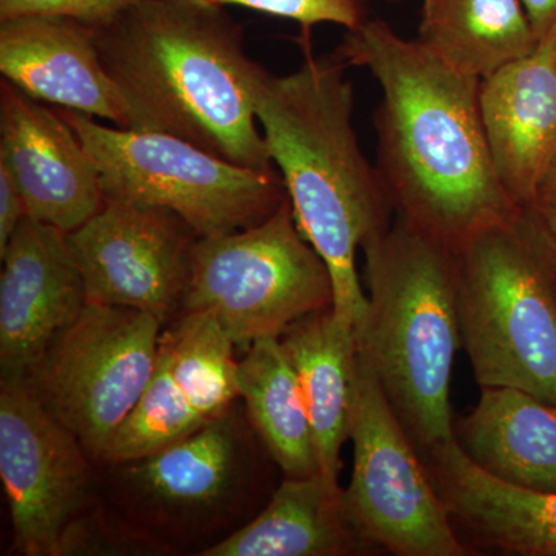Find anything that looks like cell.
Returning <instances> with one entry per match:
<instances>
[{"instance_id": "1", "label": "cell", "mask_w": 556, "mask_h": 556, "mask_svg": "<svg viewBox=\"0 0 556 556\" xmlns=\"http://www.w3.org/2000/svg\"><path fill=\"white\" fill-rule=\"evenodd\" d=\"M338 56L367 68L382 89L375 116L378 170L397 215L455 252L525 208L508 197L493 166L481 79L380 20L346 30Z\"/></svg>"}, {"instance_id": "2", "label": "cell", "mask_w": 556, "mask_h": 556, "mask_svg": "<svg viewBox=\"0 0 556 556\" xmlns=\"http://www.w3.org/2000/svg\"><path fill=\"white\" fill-rule=\"evenodd\" d=\"M130 129L193 142L230 163L273 172L255 113L263 67L244 50L243 27L211 0H142L93 28Z\"/></svg>"}, {"instance_id": "3", "label": "cell", "mask_w": 556, "mask_h": 556, "mask_svg": "<svg viewBox=\"0 0 556 556\" xmlns=\"http://www.w3.org/2000/svg\"><path fill=\"white\" fill-rule=\"evenodd\" d=\"M353 112V84L339 56L306 54L285 76L263 70L255 89L260 129L300 232L331 273L332 311L354 328L368 305L357 252L390 225L391 201L378 167L358 146Z\"/></svg>"}, {"instance_id": "4", "label": "cell", "mask_w": 556, "mask_h": 556, "mask_svg": "<svg viewBox=\"0 0 556 556\" xmlns=\"http://www.w3.org/2000/svg\"><path fill=\"white\" fill-rule=\"evenodd\" d=\"M368 305L357 350L419 450L455 439L450 388L460 338L455 252L396 214L362 244Z\"/></svg>"}, {"instance_id": "5", "label": "cell", "mask_w": 556, "mask_h": 556, "mask_svg": "<svg viewBox=\"0 0 556 556\" xmlns=\"http://www.w3.org/2000/svg\"><path fill=\"white\" fill-rule=\"evenodd\" d=\"M269 455L241 399L155 455L102 466L105 501L167 554L201 556L268 503Z\"/></svg>"}, {"instance_id": "6", "label": "cell", "mask_w": 556, "mask_h": 556, "mask_svg": "<svg viewBox=\"0 0 556 556\" xmlns=\"http://www.w3.org/2000/svg\"><path fill=\"white\" fill-rule=\"evenodd\" d=\"M455 257L460 338L479 386L556 408V243L536 208L481 230Z\"/></svg>"}, {"instance_id": "7", "label": "cell", "mask_w": 556, "mask_h": 556, "mask_svg": "<svg viewBox=\"0 0 556 556\" xmlns=\"http://www.w3.org/2000/svg\"><path fill=\"white\" fill-rule=\"evenodd\" d=\"M60 113L97 164L105 199L169 208L199 237L252 228L288 199L276 170L239 166L174 135L110 127L73 110Z\"/></svg>"}, {"instance_id": "8", "label": "cell", "mask_w": 556, "mask_h": 556, "mask_svg": "<svg viewBox=\"0 0 556 556\" xmlns=\"http://www.w3.org/2000/svg\"><path fill=\"white\" fill-rule=\"evenodd\" d=\"M332 305L331 273L300 232L289 199L252 228L193 244L181 311L211 314L243 351Z\"/></svg>"}, {"instance_id": "9", "label": "cell", "mask_w": 556, "mask_h": 556, "mask_svg": "<svg viewBox=\"0 0 556 556\" xmlns=\"http://www.w3.org/2000/svg\"><path fill=\"white\" fill-rule=\"evenodd\" d=\"M160 318L87 303L28 372L31 393L94 463L155 375Z\"/></svg>"}, {"instance_id": "10", "label": "cell", "mask_w": 556, "mask_h": 556, "mask_svg": "<svg viewBox=\"0 0 556 556\" xmlns=\"http://www.w3.org/2000/svg\"><path fill=\"white\" fill-rule=\"evenodd\" d=\"M350 439L353 475L343 496L369 546L399 556L467 555L415 442L357 346Z\"/></svg>"}, {"instance_id": "11", "label": "cell", "mask_w": 556, "mask_h": 556, "mask_svg": "<svg viewBox=\"0 0 556 556\" xmlns=\"http://www.w3.org/2000/svg\"><path fill=\"white\" fill-rule=\"evenodd\" d=\"M98 468L25 380H0V478L14 555H60L67 527L101 497Z\"/></svg>"}, {"instance_id": "12", "label": "cell", "mask_w": 556, "mask_h": 556, "mask_svg": "<svg viewBox=\"0 0 556 556\" xmlns=\"http://www.w3.org/2000/svg\"><path fill=\"white\" fill-rule=\"evenodd\" d=\"M199 239L169 208L116 199L67 233L89 303L142 311L164 327L181 313Z\"/></svg>"}, {"instance_id": "13", "label": "cell", "mask_w": 556, "mask_h": 556, "mask_svg": "<svg viewBox=\"0 0 556 556\" xmlns=\"http://www.w3.org/2000/svg\"><path fill=\"white\" fill-rule=\"evenodd\" d=\"M0 164L20 186L28 217L80 228L104 206L100 170L75 129L42 102L2 79Z\"/></svg>"}, {"instance_id": "14", "label": "cell", "mask_w": 556, "mask_h": 556, "mask_svg": "<svg viewBox=\"0 0 556 556\" xmlns=\"http://www.w3.org/2000/svg\"><path fill=\"white\" fill-rule=\"evenodd\" d=\"M0 258V380H25L89 300L64 230L27 217Z\"/></svg>"}, {"instance_id": "15", "label": "cell", "mask_w": 556, "mask_h": 556, "mask_svg": "<svg viewBox=\"0 0 556 556\" xmlns=\"http://www.w3.org/2000/svg\"><path fill=\"white\" fill-rule=\"evenodd\" d=\"M479 105L501 185L519 207H535L556 156V30L482 79Z\"/></svg>"}, {"instance_id": "16", "label": "cell", "mask_w": 556, "mask_h": 556, "mask_svg": "<svg viewBox=\"0 0 556 556\" xmlns=\"http://www.w3.org/2000/svg\"><path fill=\"white\" fill-rule=\"evenodd\" d=\"M0 72L35 100L130 129L126 102L102 64L93 28L78 21H0Z\"/></svg>"}, {"instance_id": "17", "label": "cell", "mask_w": 556, "mask_h": 556, "mask_svg": "<svg viewBox=\"0 0 556 556\" xmlns=\"http://www.w3.org/2000/svg\"><path fill=\"white\" fill-rule=\"evenodd\" d=\"M420 452L453 526L504 554L556 556V492L492 477L455 439Z\"/></svg>"}, {"instance_id": "18", "label": "cell", "mask_w": 556, "mask_h": 556, "mask_svg": "<svg viewBox=\"0 0 556 556\" xmlns=\"http://www.w3.org/2000/svg\"><path fill=\"white\" fill-rule=\"evenodd\" d=\"M372 548L321 473L285 477L257 517L201 556H345Z\"/></svg>"}, {"instance_id": "19", "label": "cell", "mask_w": 556, "mask_h": 556, "mask_svg": "<svg viewBox=\"0 0 556 556\" xmlns=\"http://www.w3.org/2000/svg\"><path fill=\"white\" fill-rule=\"evenodd\" d=\"M455 441L481 470L508 484L556 492V408L510 387L481 388Z\"/></svg>"}, {"instance_id": "20", "label": "cell", "mask_w": 556, "mask_h": 556, "mask_svg": "<svg viewBox=\"0 0 556 556\" xmlns=\"http://www.w3.org/2000/svg\"><path fill=\"white\" fill-rule=\"evenodd\" d=\"M308 407L318 468L339 484L340 453L350 439L356 336L332 308L295 321L280 338Z\"/></svg>"}, {"instance_id": "21", "label": "cell", "mask_w": 556, "mask_h": 556, "mask_svg": "<svg viewBox=\"0 0 556 556\" xmlns=\"http://www.w3.org/2000/svg\"><path fill=\"white\" fill-rule=\"evenodd\" d=\"M417 40L482 80L532 53L541 39L521 0H424Z\"/></svg>"}, {"instance_id": "22", "label": "cell", "mask_w": 556, "mask_h": 556, "mask_svg": "<svg viewBox=\"0 0 556 556\" xmlns=\"http://www.w3.org/2000/svg\"><path fill=\"white\" fill-rule=\"evenodd\" d=\"M239 386L249 419L283 477L320 473L308 407L280 339H260L244 351Z\"/></svg>"}, {"instance_id": "23", "label": "cell", "mask_w": 556, "mask_h": 556, "mask_svg": "<svg viewBox=\"0 0 556 556\" xmlns=\"http://www.w3.org/2000/svg\"><path fill=\"white\" fill-rule=\"evenodd\" d=\"M236 348L217 318L201 311H181L161 331L160 351L175 382L207 419L240 399Z\"/></svg>"}, {"instance_id": "24", "label": "cell", "mask_w": 556, "mask_h": 556, "mask_svg": "<svg viewBox=\"0 0 556 556\" xmlns=\"http://www.w3.org/2000/svg\"><path fill=\"white\" fill-rule=\"evenodd\" d=\"M207 420L175 382L169 362L159 348L155 375L129 415L116 428L98 467L155 455L188 438Z\"/></svg>"}, {"instance_id": "25", "label": "cell", "mask_w": 556, "mask_h": 556, "mask_svg": "<svg viewBox=\"0 0 556 556\" xmlns=\"http://www.w3.org/2000/svg\"><path fill=\"white\" fill-rule=\"evenodd\" d=\"M169 555L100 500L79 515L62 536L60 555Z\"/></svg>"}, {"instance_id": "26", "label": "cell", "mask_w": 556, "mask_h": 556, "mask_svg": "<svg viewBox=\"0 0 556 556\" xmlns=\"http://www.w3.org/2000/svg\"><path fill=\"white\" fill-rule=\"evenodd\" d=\"M222 7H243L268 16L299 22L305 28L317 24L342 25L346 30L368 20L367 0H211Z\"/></svg>"}, {"instance_id": "27", "label": "cell", "mask_w": 556, "mask_h": 556, "mask_svg": "<svg viewBox=\"0 0 556 556\" xmlns=\"http://www.w3.org/2000/svg\"><path fill=\"white\" fill-rule=\"evenodd\" d=\"M142 0H0V21L21 16H61L102 28Z\"/></svg>"}, {"instance_id": "28", "label": "cell", "mask_w": 556, "mask_h": 556, "mask_svg": "<svg viewBox=\"0 0 556 556\" xmlns=\"http://www.w3.org/2000/svg\"><path fill=\"white\" fill-rule=\"evenodd\" d=\"M28 217L20 186L10 170L0 164V254L9 247L21 223Z\"/></svg>"}, {"instance_id": "29", "label": "cell", "mask_w": 556, "mask_h": 556, "mask_svg": "<svg viewBox=\"0 0 556 556\" xmlns=\"http://www.w3.org/2000/svg\"><path fill=\"white\" fill-rule=\"evenodd\" d=\"M538 38H546L556 30V0H521Z\"/></svg>"}, {"instance_id": "30", "label": "cell", "mask_w": 556, "mask_h": 556, "mask_svg": "<svg viewBox=\"0 0 556 556\" xmlns=\"http://www.w3.org/2000/svg\"><path fill=\"white\" fill-rule=\"evenodd\" d=\"M554 207H556V156L548 167L546 177L541 182L535 203V208Z\"/></svg>"}, {"instance_id": "31", "label": "cell", "mask_w": 556, "mask_h": 556, "mask_svg": "<svg viewBox=\"0 0 556 556\" xmlns=\"http://www.w3.org/2000/svg\"><path fill=\"white\" fill-rule=\"evenodd\" d=\"M535 208V207H533ZM540 217L543 218L544 225L548 232H551L552 239L556 243V207L554 208H536Z\"/></svg>"}, {"instance_id": "32", "label": "cell", "mask_w": 556, "mask_h": 556, "mask_svg": "<svg viewBox=\"0 0 556 556\" xmlns=\"http://www.w3.org/2000/svg\"><path fill=\"white\" fill-rule=\"evenodd\" d=\"M388 2H391V0H388Z\"/></svg>"}]
</instances>
